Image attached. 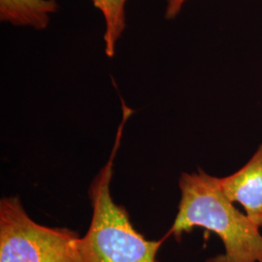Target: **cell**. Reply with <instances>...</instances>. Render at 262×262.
Masks as SVG:
<instances>
[{
    "label": "cell",
    "instance_id": "7a4b0ae2",
    "mask_svg": "<svg viewBox=\"0 0 262 262\" xmlns=\"http://www.w3.org/2000/svg\"><path fill=\"white\" fill-rule=\"evenodd\" d=\"M122 108V121L112 154L89 188L93 217L88 232L82 237L84 262H159L157 255L167 237L159 241L147 240L133 227L125 208L117 204L111 195L114 160L121 144L124 123L132 114L125 104Z\"/></svg>",
    "mask_w": 262,
    "mask_h": 262
},
{
    "label": "cell",
    "instance_id": "5b68a950",
    "mask_svg": "<svg viewBox=\"0 0 262 262\" xmlns=\"http://www.w3.org/2000/svg\"><path fill=\"white\" fill-rule=\"evenodd\" d=\"M58 10L56 0H0V20L16 27L44 30L51 16Z\"/></svg>",
    "mask_w": 262,
    "mask_h": 262
},
{
    "label": "cell",
    "instance_id": "52a82bcc",
    "mask_svg": "<svg viewBox=\"0 0 262 262\" xmlns=\"http://www.w3.org/2000/svg\"><path fill=\"white\" fill-rule=\"evenodd\" d=\"M188 0H167L165 7V18L176 19Z\"/></svg>",
    "mask_w": 262,
    "mask_h": 262
},
{
    "label": "cell",
    "instance_id": "277c9868",
    "mask_svg": "<svg viewBox=\"0 0 262 262\" xmlns=\"http://www.w3.org/2000/svg\"><path fill=\"white\" fill-rule=\"evenodd\" d=\"M219 182L227 198L241 204L247 216L262 228V143L242 168Z\"/></svg>",
    "mask_w": 262,
    "mask_h": 262
},
{
    "label": "cell",
    "instance_id": "8992f818",
    "mask_svg": "<svg viewBox=\"0 0 262 262\" xmlns=\"http://www.w3.org/2000/svg\"><path fill=\"white\" fill-rule=\"evenodd\" d=\"M96 9L103 16L105 31V54L113 57L116 54L118 41L126 28L125 6L127 0H91Z\"/></svg>",
    "mask_w": 262,
    "mask_h": 262
},
{
    "label": "cell",
    "instance_id": "6da1fadb",
    "mask_svg": "<svg viewBox=\"0 0 262 262\" xmlns=\"http://www.w3.org/2000/svg\"><path fill=\"white\" fill-rule=\"evenodd\" d=\"M181 200L169 235L178 240L194 227L215 232L225 245V253L208 262H262L259 227L233 205L220 187L219 178L201 169L183 173L179 181Z\"/></svg>",
    "mask_w": 262,
    "mask_h": 262
},
{
    "label": "cell",
    "instance_id": "3957f363",
    "mask_svg": "<svg viewBox=\"0 0 262 262\" xmlns=\"http://www.w3.org/2000/svg\"><path fill=\"white\" fill-rule=\"evenodd\" d=\"M0 262H84L82 237L66 227L39 225L18 196L0 201Z\"/></svg>",
    "mask_w": 262,
    "mask_h": 262
}]
</instances>
